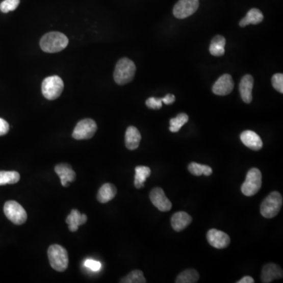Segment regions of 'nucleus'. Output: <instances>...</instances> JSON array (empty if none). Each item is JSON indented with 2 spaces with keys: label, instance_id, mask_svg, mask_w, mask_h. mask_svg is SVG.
<instances>
[{
  "label": "nucleus",
  "instance_id": "nucleus-23",
  "mask_svg": "<svg viewBox=\"0 0 283 283\" xmlns=\"http://www.w3.org/2000/svg\"><path fill=\"white\" fill-rule=\"evenodd\" d=\"M225 44H226V40L223 36H220V35L215 36L210 44V54L216 57H220L224 55Z\"/></svg>",
  "mask_w": 283,
  "mask_h": 283
},
{
  "label": "nucleus",
  "instance_id": "nucleus-32",
  "mask_svg": "<svg viewBox=\"0 0 283 283\" xmlns=\"http://www.w3.org/2000/svg\"><path fill=\"white\" fill-rule=\"evenodd\" d=\"M84 266L89 268L91 271H98L101 269V264L99 261H93V260H87L84 262Z\"/></svg>",
  "mask_w": 283,
  "mask_h": 283
},
{
  "label": "nucleus",
  "instance_id": "nucleus-14",
  "mask_svg": "<svg viewBox=\"0 0 283 283\" xmlns=\"http://www.w3.org/2000/svg\"><path fill=\"white\" fill-rule=\"evenodd\" d=\"M55 172L61 179V184L63 187H67L68 183L73 182L75 179V172L72 167L68 164H59L55 168Z\"/></svg>",
  "mask_w": 283,
  "mask_h": 283
},
{
  "label": "nucleus",
  "instance_id": "nucleus-33",
  "mask_svg": "<svg viewBox=\"0 0 283 283\" xmlns=\"http://www.w3.org/2000/svg\"><path fill=\"white\" fill-rule=\"evenodd\" d=\"M10 130L8 123L4 119L0 118V136H5Z\"/></svg>",
  "mask_w": 283,
  "mask_h": 283
},
{
  "label": "nucleus",
  "instance_id": "nucleus-3",
  "mask_svg": "<svg viewBox=\"0 0 283 283\" xmlns=\"http://www.w3.org/2000/svg\"><path fill=\"white\" fill-rule=\"evenodd\" d=\"M47 254L49 262L53 269L59 272H63L67 269L69 266V256L67 250L62 247V245L58 244L50 245Z\"/></svg>",
  "mask_w": 283,
  "mask_h": 283
},
{
  "label": "nucleus",
  "instance_id": "nucleus-4",
  "mask_svg": "<svg viewBox=\"0 0 283 283\" xmlns=\"http://www.w3.org/2000/svg\"><path fill=\"white\" fill-rule=\"evenodd\" d=\"M282 196L278 191H273L261 204V213L264 218H274L282 206Z\"/></svg>",
  "mask_w": 283,
  "mask_h": 283
},
{
  "label": "nucleus",
  "instance_id": "nucleus-15",
  "mask_svg": "<svg viewBox=\"0 0 283 283\" xmlns=\"http://www.w3.org/2000/svg\"><path fill=\"white\" fill-rule=\"evenodd\" d=\"M240 138L242 143L249 149L255 151L262 149V140L256 132L249 130L245 131L241 134Z\"/></svg>",
  "mask_w": 283,
  "mask_h": 283
},
{
  "label": "nucleus",
  "instance_id": "nucleus-25",
  "mask_svg": "<svg viewBox=\"0 0 283 283\" xmlns=\"http://www.w3.org/2000/svg\"><path fill=\"white\" fill-rule=\"evenodd\" d=\"M189 172L196 176L204 175L210 176L213 173V169L209 165H201V164L192 162L188 165Z\"/></svg>",
  "mask_w": 283,
  "mask_h": 283
},
{
  "label": "nucleus",
  "instance_id": "nucleus-21",
  "mask_svg": "<svg viewBox=\"0 0 283 283\" xmlns=\"http://www.w3.org/2000/svg\"><path fill=\"white\" fill-rule=\"evenodd\" d=\"M264 15L259 9L252 8L247 13L246 16L242 18L239 23L241 27H245L249 24H258L262 22Z\"/></svg>",
  "mask_w": 283,
  "mask_h": 283
},
{
  "label": "nucleus",
  "instance_id": "nucleus-6",
  "mask_svg": "<svg viewBox=\"0 0 283 283\" xmlns=\"http://www.w3.org/2000/svg\"><path fill=\"white\" fill-rule=\"evenodd\" d=\"M63 89V81L59 75L48 76L42 83V93L46 99L55 100L59 98Z\"/></svg>",
  "mask_w": 283,
  "mask_h": 283
},
{
  "label": "nucleus",
  "instance_id": "nucleus-11",
  "mask_svg": "<svg viewBox=\"0 0 283 283\" xmlns=\"http://www.w3.org/2000/svg\"><path fill=\"white\" fill-rule=\"evenodd\" d=\"M208 242L216 249H225L230 245V239L227 234L216 229H211L207 233Z\"/></svg>",
  "mask_w": 283,
  "mask_h": 283
},
{
  "label": "nucleus",
  "instance_id": "nucleus-10",
  "mask_svg": "<svg viewBox=\"0 0 283 283\" xmlns=\"http://www.w3.org/2000/svg\"><path fill=\"white\" fill-rule=\"evenodd\" d=\"M151 202L155 207L158 208L160 211L168 212L172 209V202L165 196L163 189L161 187H155L149 194Z\"/></svg>",
  "mask_w": 283,
  "mask_h": 283
},
{
  "label": "nucleus",
  "instance_id": "nucleus-24",
  "mask_svg": "<svg viewBox=\"0 0 283 283\" xmlns=\"http://www.w3.org/2000/svg\"><path fill=\"white\" fill-rule=\"evenodd\" d=\"M199 280V274L196 270L187 269L177 276L176 283H195Z\"/></svg>",
  "mask_w": 283,
  "mask_h": 283
},
{
  "label": "nucleus",
  "instance_id": "nucleus-13",
  "mask_svg": "<svg viewBox=\"0 0 283 283\" xmlns=\"http://www.w3.org/2000/svg\"><path fill=\"white\" fill-rule=\"evenodd\" d=\"M283 272L281 268L275 264H267L263 267L261 279L264 283H269L277 278H281Z\"/></svg>",
  "mask_w": 283,
  "mask_h": 283
},
{
  "label": "nucleus",
  "instance_id": "nucleus-7",
  "mask_svg": "<svg viewBox=\"0 0 283 283\" xmlns=\"http://www.w3.org/2000/svg\"><path fill=\"white\" fill-rule=\"evenodd\" d=\"M4 211L7 218L14 224L22 225L27 220V213L17 201H7L4 204Z\"/></svg>",
  "mask_w": 283,
  "mask_h": 283
},
{
  "label": "nucleus",
  "instance_id": "nucleus-22",
  "mask_svg": "<svg viewBox=\"0 0 283 283\" xmlns=\"http://www.w3.org/2000/svg\"><path fill=\"white\" fill-rule=\"evenodd\" d=\"M135 171V187L137 189L143 188L144 187V183L146 182V178L150 175V168L146 166H137Z\"/></svg>",
  "mask_w": 283,
  "mask_h": 283
},
{
  "label": "nucleus",
  "instance_id": "nucleus-1",
  "mask_svg": "<svg viewBox=\"0 0 283 283\" xmlns=\"http://www.w3.org/2000/svg\"><path fill=\"white\" fill-rule=\"evenodd\" d=\"M69 43L67 36L59 32L46 33L40 40L42 50L46 53H57L66 48Z\"/></svg>",
  "mask_w": 283,
  "mask_h": 283
},
{
  "label": "nucleus",
  "instance_id": "nucleus-5",
  "mask_svg": "<svg viewBox=\"0 0 283 283\" xmlns=\"http://www.w3.org/2000/svg\"><path fill=\"white\" fill-rule=\"evenodd\" d=\"M262 185V174L258 168H251L247 172L245 182L242 185V194L252 197L259 192Z\"/></svg>",
  "mask_w": 283,
  "mask_h": 283
},
{
  "label": "nucleus",
  "instance_id": "nucleus-8",
  "mask_svg": "<svg viewBox=\"0 0 283 283\" xmlns=\"http://www.w3.org/2000/svg\"><path fill=\"white\" fill-rule=\"evenodd\" d=\"M97 131V124L92 119H84L75 125L72 136L76 140L89 139L94 136Z\"/></svg>",
  "mask_w": 283,
  "mask_h": 283
},
{
  "label": "nucleus",
  "instance_id": "nucleus-31",
  "mask_svg": "<svg viewBox=\"0 0 283 283\" xmlns=\"http://www.w3.org/2000/svg\"><path fill=\"white\" fill-rule=\"evenodd\" d=\"M162 98H155L151 97L148 98L146 101V105L148 108L152 109V110H159L162 107Z\"/></svg>",
  "mask_w": 283,
  "mask_h": 283
},
{
  "label": "nucleus",
  "instance_id": "nucleus-26",
  "mask_svg": "<svg viewBox=\"0 0 283 283\" xmlns=\"http://www.w3.org/2000/svg\"><path fill=\"white\" fill-rule=\"evenodd\" d=\"M20 181V174L17 172L0 171V186L15 184Z\"/></svg>",
  "mask_w": 283,
  "mask_h": 283
},
{
  "label": "nucleus",
  "instance_id": "nucleus-29",
  "mask_svg": "<svg viewBox=\"0 0 283 283\" xmlns=\"http://www.w3.org/2000/svg\"><path fill=\"white\" fill-rule=\"evenodd\" d=\"M20 4V0H4L0 4V11L3 13L15 11Z\"/></svg>",
  "mask_w": 283,
  "mask_h": 283
},
{
  "label": "nucleus",
  "instance_id": "nucleus-28",
  "mask_svg": "<svg viewBox=\"0 0 283 283\" xmlns=\"http://www.w3.org/2000/svg\"><path fill=\"white\" fill-rule=\"evenodd\" d=\"M120 282L122 283H146V280L143 275V271L139 270L131 271L127 276L122 278Z\"/></svg>",
  "mask_w": 283,
  "mask_h": 283
},
{
  "label": "nucleus",
  "instance_id": "nucleus-27",
  "mask_svg": "<svg viewBox=\"0 0 283 283\" xmlns=\"http://www.w3.org/2000/svg\"><path fill=\"white\" fill-rule=\"evenodd\" d=\"M189 117L186 113H179L175 118L170 120L169 130L172 132H178L181 130V127L187 124L188 121Z\"/></svg>",
  "mask_w": 283,
  "mask_h": 283
},
{
  "label": "nucleus",
  "instance_id": "nucleus-34",
  "mask_svg": "<svg viewBox=\"0 0 283 283\" xmlns=\"http://www.w3.org/2000/svg\"><path fill=\"white\" fill-rule=\"evenodd\" d=\"M175 97L173 94H167L166 96L162 98V101H163L165 104H166V105H171V104H172V103L175 101Z\"/></svg>",
  "mask_w": 283,
  "mask_h": 283
},
{
  "label": "nucleus",
  "instance_id": "nucleus-9",
  "mask_svg": "<svg viewBox=\"0 0 283 283\" xmlns=\"http://www.w3.org/2000/svg\"><path fill=\"white\" fill-rule=\"evenodd\" d=\"M199 7L198 0H178L173 8L176 18L184 19L194 14Z\"/></svg>",
  "mask_w": 283,
  "mask_h": 283
},
{
  "label": "nucleus",
  "instance_id": "nucleus-18",
  "mask_svg": "<svg viewBox=\"0 0 283 283\" xmlns=\"http://www.w3.org/2000/svg\"><path fill=\"white\" fill-rule=\"evenodd\" d=\"M88 220V216L85 214H81L78 210H72L70 214L66 218V223L69 226L71 232H75L79 226L84 224Z\"/></svg>",
  "mask_w": 283,
  "mask_h": 283
},
{
  "label": "nucleus",
  "instance_id": "nucleus-16",
  "mask_svg": "<svg viewBox=\"0 0 283 283\" xmlns=\"http://www.w3.org/2000/svg\"><path fill=\"white\" fill-rule=\"evenodd\" d=\"M254 80L251 75H244L239 84V91L244 102L249 104L252 100V88Z\"/></svg>",
  "mask_w": 283,
  "mask_h": 283
},
{
  "label": "nucleus",
  "instance_id": "nucleus-20",
  "mask_svg": "<svg viewBox=\"0 0 283 283\" xmlns=\"http://www.w3.org/2000/svg\"><path fill=\"white\" fill-rule=\"evenodd\" d=\"M117 188L115 186L111 184H103L100 187L98 194H97V199L100 203L105 204L109 201L113 200L115 196L117 195Z\"/></svg>",
  "mask_w": 283,
  "mask_h": 283
},
{
  "label": "nucleus",
  "instance_id": "nucleus-12",
  "mask_svg": "<svg viewBox=\"0 0 283 283\" xmlns=\"http://www.w3.org/2000/svg\"><path fill=\"white\" fill-rule=\"evenodd\" d=\"M234 87H235V83L231 75L229 74H223L213 84V92L216 95L224 96L232 92Z\"/></svg>",
  "mask_w": 283,
  "mask_h": 283
},
{
  "label": "nucleus",
  "instance_id": "nucleus-17",
  "mask_svg": "<svg viewBox=\"0 0 283 283\" xmlns=\"http://www.w3.org/2000/svg\"><path fill=\"white\" fill-rule=\"evenodd\" d=\"M192 217L185 212H178L172 216L171 225L175 231H182L183 230L191 224Z\"/></svg>",
  "mask_w": 283,
  "mask_h": 283
},
{
  "label": "nucleus",
  "instance_id": "nucleus-35",
  "mask_svg": "<svg viewBox=\"0 0 283 283\" xmlns=\"http://www.w3.org/2000/svg\"><path fill=\"white\" fill-rule=\"evenodd\" d=\"M255 281H254L253 278H252L251 276H245L242 278V279L239 280V281H237V283H254Z\"/></svg>",
  "mask_w": 283,
  "mask_h": 283
},
{
  "label": "nucleus",
  "instance_id": "nucleus-30",
  "mask_svg": "<svg viewBox=\"0 0 283 283\" xmlns=\"http://www.w3.org/2000/svg\"><path fill=\"white\" fill-rule=\"evenodd\" d=\"M272 86L277 91L282 94L283 93V75L282 73H276L273 75Z\"/></svg>",
  "mask_w": 283,
  "mask_h": 283
},
{
  "label": "nucleus",
  "instance_id": "nucleus-2",
  "mask_svg": "<svg viewBox=\"0 0 283 283\" xmlns=\"http://www.w3.org/2000/svg\"><path fill=\"white\" fill-rule=\"evenodd\" d=\"M136 72V67L134 62L127 58H123L116 65L113 78L118 85H124L134 79Z\"/></svg>",
  "mask_w": 283,
  "mask_h": 283
},
{
  "label": "nucleus",
  "instance_id": "nucleus-19",
  "mask_svg": "<svg viewBox=\"0 0 283 283\" xmlns=\"http://www.w3.org/2000/svg\"><path fill=\"white\" fill-rule=\"evenodd\" d=\"M141 136L140 132L134 126H130L127 127L125 133V146L130 150H135L139 147L140 144Z\"/></svg>",
  "mask_w": 283,
  "mask_h": 283
}]
</instances>
